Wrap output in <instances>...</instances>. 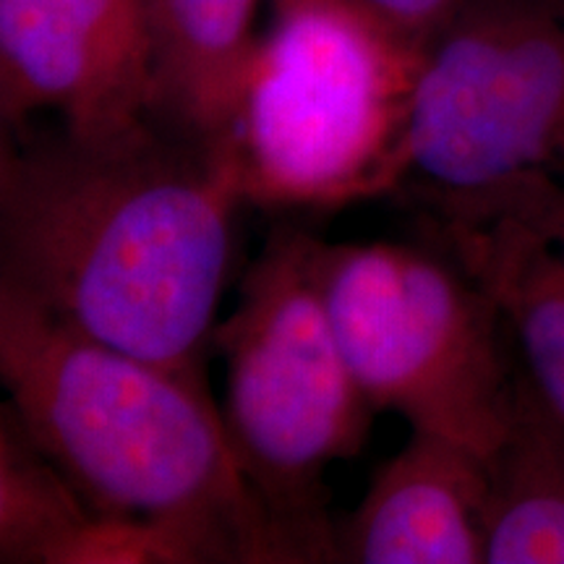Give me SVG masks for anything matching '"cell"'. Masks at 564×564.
<instances>
[{
  "instance_id": "6da1fadb",
  "label": "cell",
  "mask_w": 564,
  "mask_h": 564,
  "mask_svg": "<svg viewBox=\"0 0 564 564\" xmlns=\"http://www.w3.org/2000/svg\"><path fill=\"white\" fill-rule=\"evenodd\" d=\"M236 137L158 118L110 139H0V285L91 340L207 382L236 223Z\"/></svg>"
},
{
  "instance_id": "7a4b0ae2",
  "label": "cell",
  "mask_w": 564,
  "mask_h": 564,
  "mask_svg": "<svg viewBox=\"0 0 564 564\" xmlns=\"http://www.w3.org/2000/svg\"><path fill=\"white\" fill-rule=\"evenodd\" d=\"M0 379L26 436L97 514L154 525L188 564H278L207 382L91 340L9 285Z\"/></svg>"
},
{
  "instance_id": "3957f363",
  "label": "cell",
  "mask_w": 564,
  "mask_h": 564,
  "mask_svg": "<svg viewBox=\"0 0 564 564\" xmlns=\"http://www.w3.org/2000/svg\"><path fill=\"white\" fill-rule=\"evenodd\" d=\"M319 249L312 230L272 225L212 337L228 371L225 434L278 564L340 562L327 470L361 455L377 413L324 306Z\"/></svg>"
},
{
  "instance_id": "277c9868",
  "label": "cell",
  "mask_w": 564,
  "mask_h": 564,
  "mask_svg": "<svg viewBox=\"0 0 564 564\" xmlns=\"http://www.w3.org/2000/svg\"><path fill=\"white\" fill-rule=\"evenodd\" d=\"M426 55L340 0H274L232 129L251 207L333 209L398 192Z\"/></svg>"
},
{
  "instance_id": "5b68a950",
  "label": "cell",
  "mask_w": 564,
  "mask_h": 564,
  "mask_svg": "<svg viewBox=\"0 0 564 564\" xmlns=\"http://www.w3.org/2000/svg\"><path fill=\"white\" fill-rule=\"evenodd\" d=\"M319 288L345 361L377 413L491 455L520 356L499 306L453 253L426 236L322 241Z\"/></svg>"
},
{
  "instance_id": "8992f818",
  "label": "cell",
  "mask_w": 564,
  "mask_h": 564,
  "mask_svg": "<svg viewBox=\"0 0 564 564\" xmlns=\"http://www.w3.org/2000/svg\"><path fill=\"white\" fill-rule=\"evenodd\" d=\"M564 181V0H465L423 61L398 192Z\"/></svg>"
},
{
  "instance_id": "52a82bcc",
  "label": "cell",
  "mask_w": 564,
  "mask_h": 564,
  "mask_svg": "<svg viewBox=\"0 0 564 564\" xmlns=\"http://www.w3.org/2000/svg\"><path fill=\"white\" fill-rule=\"evenodd\" d=\"M152 45L141 0H0V126L42 110L97 141L152 116Z\"/></svg>"
},
{
  "instance_id": "ba28073f",
  "label": "cell",
  "mask_w": 564,
  "mask_h": 564,
  "mask_svg": "<svg viewBox=\"0 0 564 564\" xmlns=\"http://www.w3.org/2000/svg\"><path fill=\"white\" fill-rule=\"evenodd\" d=\"M423 236L502 312L520 364L564 413V181L531 175L474 194L413 192Z\"/></svg>"
},
{
  "instance_id": "9c48e42d",
  "label": "cell",
  "mask_w": 564,
  "mask_h": 564,
  "mask_svg": "<svg viewBox=\"0 0 564 564\" xmlns=\"http://www.w3.org/2000/svg\"><path fill=\"white\" fill-rule=\"evenodd\" d=\"M486 457L449 436L411 429L379 465L348 520L337 554L348 564H484Z\"/></svg>"
},
{
  "instance_id": "30bf717a",
  "label": "cell",
  "mask_w": 564,
  "mask_h": 564,
  "mask_svg": "<svg viewBox=\"0 0 564 564\" xmlns=\"http://www.w3.org/2000/svg\"><path fill=\"white\" fill-rule=\"evenodd\" d=\"M152 45V116L199 139L232 137L257 55L259 0H141Z\"/></svg>"
},
{
  "instance_id": "8fae6325",
  "label": "cell",
  "mask_w": 564,
  "mask_h": 564,
  "mask_svg": "<svg viewBox=\"0 0 564 564\" xmlns=\"http://www.w3.org/2000/svg\"><path fill=\"white\" fill-rule=\"evenodd\" d=\"M486 474L484 564H564V413L523 364Z\"/></svg>"
},
{
  "instance_id": "7c38bea8",
  "label": "cell",
  "mask_w": 564,
  "mask_h": 564,
  "mask_svg": "<svg viewBox=\"0 0 564 564\" xmlns=\"http://www.w3.org/2000/svg\"><path fill=\"white\" fill-rule=\"evenodd\" d=\"M97 518L11 408L0 405V564H79Z\"/></svg>"
},
{
  "instance_id": "4fadbf2b",
  "label": "cell",
  "mask_w": 564,
  "mask_h": 564,
  "mask_svg": "<svg viewBox=\"0 0 564 564\" xmlns=\"http://www.w3.org/2000/svg\"><path fill=\"white\" fill-rule=\"evenodd\" d=\"M340 3L366 11L403 37L432 47L440 32L463 9L465 0H340Z\"/></svg>"
}]
</instances>
